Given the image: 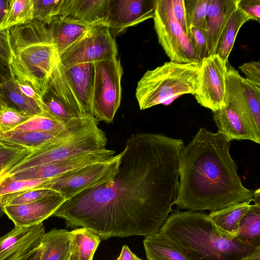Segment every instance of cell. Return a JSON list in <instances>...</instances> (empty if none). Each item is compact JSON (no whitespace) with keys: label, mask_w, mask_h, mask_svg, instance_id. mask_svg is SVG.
<instances>
[{"label":"cell","mask_w":260,"mask_h":260,"mask_svg":"<svg viewBox=\"0 0 260 260\" xmlns=\"http://www.w3.org/2000/svg\"><path fill=\"white\" fill-rule=\"evenodd\" d=\"M13 79L9 62L0 55V85Z\"/></svg>","instance_id":"cell-45"},{"label":"cell","mask_w":260,"mask_h":260,"mask_svg":"<svg viewBox=\"0 0 260 260\" xmlns=\"http://www.w3.org/2000/svg\"><path fill=\"white\" fill-rule=\"evenodd\" d=\"M0 140H3V134L0 133Z\"/></svg>","instance_id":"cell-54"},{"label":"cell","mask_w":260,"mask_h":260,"mask_svg":"<svg viewBox=\"0 0 260 260\" xmlns=\"http://www.w3.org/2000/svg\"><path fill=\"white\" fill-rule=\"evenodd\" d=\"M68 260H78V259L76 255L74 252H72Z\"/></svg>","instance_id":"cell-50"},{"label":"cell","mask_w":260,"mask_h":260,"mask_svg":"<svg viewBox=\"0 0 260 260\" xmlns=\"http://www.w3.org/2000/svg\"><path fill=\"white\" fill-rule=\"evenodd\" d=\"M213 120L219 134L228 141L250 140L260 143V136L230 107L213 112Z\"/></svg>","instance_id":"cell-20"},{"label":"cell","mask_w":260,"mask_h":260,"mask_svg":"<svg viewBox=\"0 0 260 260\" xmlns=\"http://www.w3.org/2000/svg\"><path fill=\"white\" fill-rule=\"evenodd\" d=\"M122 75V67L117 56L95 62L92 113L98 121H113L120 105Z\"/></svg>","instance_id":"cell-7"},{"label":"cell","mask_w":260,"mask_h":260,"mask_svg":"<svg viewBox=\"0 0 260 260\" xmlns=\"http://www.w3.org/2000/svg\"><path fill=\"white\" fill-rule=\"evenodd\" d=\"M34 20L49 25L59 15L63 0H33Z\"/></svg>","instance_id":"cell-37"},{"label":"cell","mask_w":260,"mask_h":260,"mask_svg":"<svg viewBox=\"0 0 260 260\" xmlns=\"http://www.w3.org/2000/svg\"><path fill=\"white\" fill-rule=\"evenodd\" d=\"M114 38L109 28L100 24L91 27L78 41L58 57V63L68 68L86 62H96L117 56Z\"/></svg>","instance_id":"cell-10"},{"label":"cell","mask_w":260,"mask_h":260,"mask_svg":"<svg viewBox=\"0 0 260 260\" xmlns=\"http://www.w3.org/2000/svg\"><path fill=\"white\" fill-rule=\"evenodd\" d=\"M8 143V142H6L5 141L0 140V145H3V144H5V143Z\"/></svg>","instance_id":"cell-52"},{"label":"cell","mask_w":260,"mask_h":260,"mask_svg":"<svg viewBox=\"0 0 260 260\" xmlns=\"http://www.w3.org/2000/svg\"><path fill=\"white\" fill-rule=\"evenodd\" d=\"M61 195L56 190L48 188H35L0 197V206L20 205L35 202L53 196Z\"/></svg>","instance_id":"cell-35"},{"label":"cell","mask_w":260,"mask_h":260,"mask_svg":"<svg viewBox=\"0 0 260 260\" xmlns=\"http://www.w3.org/2000/svg\"><path fill=\"white\" fill-rule=\"evenodd\" d=\"M30 118L2 103L0 108V133L11 132Z\"/></svg>","instance_id":"cell-38"},{"label":"cell","mask_w":260,"mask_h":260,"mask_svg":"<svg viewBox=\"0 0 260 260\" xmlns=\"http://www.w3.org/2000/svg\"><path fill=\"white\" fill-rule=\"evenodd\" d=\"M46 232L37 231L11 248L0 252V260H40Z\"/></svg>","instance_id":"cell-24"},{"label":"cell","mask_w":260,"mask_h":260,"mask_svg":"<svg viewBox=\"0 0 260 260\" xmlns=\"http://www.w3.org/2000/svg\"><path fill=\"white\" fill-rule=\"evenodd\" d=\"M171 3L172 11L175 19L188 36L184 0H171Z\"/></svg>","instance_id":"cell-42"},{"label":"cell","mask_w":260,"mask_h":260,"mask_svg":"<svg viewBox=\"0 0 260 260\" xmlns=\"http://www.w3.org/2000/svg\"><path fill=\"white\" fill-rule=\"evenodd\" d=\"M148 260H190L178 247L159 233L145 237L143 241Z\"/></svg>","instance_id":"cell-25"},{"label":"cell","mask_w":260,"mask_h":260,"mask_svg":"<svg viewBox=\"0 0 260 260\" xmlns=\"http://www.w3.org/2000/svg\"><path fill=\"white\" fill-rule=\"evenodd\" d=\"M9 3V0H0V24L3 20Z\"/></svg>","instance_id":"cell-47"},{"label":"cell","mask_w":260,"mask_h":260,"mask_svg":"<svg viewBox=\"0 0 260 260\" xmlns=\"http://www.w3.org/2000/svg\"><path fill=\"white\" fill-rule=\"evenodd\" d=\"M0 55L9 63L11 53L8 29L0 30Z\"/></svg>","instance_id":"cell-43"},{"label":"cell","mask_w":260,"mask_h":260,"mask_svg":"<svg viewBox=\"0 0 260 260\" xmlns=\"http://www.w3.org/2000/svg\"><path fill=\"white\" fill-rule=\"evenodd\" d=\"M184 146L182 139L164 134L133 135L114 178L66 200L52 216L101 240L158 233L177 197Z\"/></svg>","instance_id":"cell-1"},{"label":"cell","mask_w":260,"mask_h":260,"mask_svg":"<svg viewBox=\"0 0 260 260\" xmlns=\"http://www.w3.org/2000/svg\"><path fill=\"white\" fill-rule=\"evenodd\" d=\"M153 18L158 43L170 61L197 62L189 37L173 16L171 0H156Z\"/></svg>","instance_id":"cell-9"},{"label":"cell","mask_w":260,"mask_h":260,"mask_svg":"<svg viewBox=\"0 0 260 260\" xmlns=\"http://www.w3.org/2000/svg\"><path fill=\"white\" fill-rule=\"evenodd\" d=\"M226 63L217 54L205 57L200 63L197 87L193 95L200 105L212 112L227 106Z\"/></svg>","instance_id":"cell-12"},{"label":"cell","mask_w":260,"mask_h":260,"mask_svg":"<svg viewBox=\"0 0 260 260\" xmlns=\"http://www.w3.org/2000/svg\"><path fill=\"white\" fill-rule=\"evenodd\" d=\"M4 211L3 208L0 206V218L3 215Z\"/></svg>","instance_id":"cell-51"},{"label":"cell","mask_w":260,"mask_h":260,"mask_svg":"<svg viewBox=\"0 0 260 260\" xmlns=\"http://www.w3.org/2000/svg\"><path fill=\"white\" fill-rule=\"evenodd\" d=\"M121 153L109 160L62 174L50 179L43 188L58 192L66 200L112 180L118 171Z\"/></svg>","instance_id":"cell-8"},{"label":"cell","mask_w":260,"mask_h":260,"mask_svg":"<svg viewBox=\"0 0 260 260\" xmlns=\"http://www.w3.org/2000/svg\"><path fill=\"white\" fill-rule=\"evenodd\" d=\"M34 151L9 143L0 145V174H6L28 158Z\"/></svg>","instance_id":"cell-34"},{"label":"cell","mask_w":260,"mask_h":260,"mask_svg":"<svg viewBox=\"0 0 260 260\" xmlns=\"http://www.w3.org/2000/svg\"><path fill=\"white\" fill-rule=\"evenodd\" d=\"M34 20L33 0H9L0 30L29 23Z\"/></svg>","instance_id":"cell-30"},{"label":"cell","mask_w":260,"mask_h":260,"mask_svg":"<svg viewBox=\"0 0 260 260\" xmlns=\"http://www.w3.org/2000/svg\"><path fill=\"white\" fill-rule=\"evenodd\" d=\"M236 237L252 245L260 247V205H250L240 222Z\"/></svg>","instance_id":"cell-31"},{"label":"cell","mask_w":260,"mask_h":260,"mask_svg":"<svg viewBox=\"0 0 260 260\" xmlns=\"http://www.w3.org/2000/svg\"><path fill=\"white\" fill-rule=\"evenodd\" d=\"M238 2L239 0H211L204 30L208 56L216 54L222 31Z\"/></svg>","instance_id":"cell-19"},{"label":"cell","mask_w":260,"mask_h":260,"mask_svg":"<svg viewBox=\"0 0 260 260\" xmlns=\"http://www.w3.org/2000/svg\"><path fill=\"white\" fill-rule=\"evenodd\" d=\"M253 201L254 204L260 205V189L258 188L254 191L253 196Z\"/></svg>","instance_id":"cell-49"},{"label":"cell","mask_w":260,"mask_h":260,"mask_svg":"<svg viewBox=\"0 0 260 260\" xmlns=\"http://www.w3.org/2000/svg\"><path fill=\"white\" fill-rule=\"evenodd\" d=\"M200 63L170 61L148 70L138 82L136 97L143 110L176 96L194 94L198 85Z\"/></svg>","instance_id":"cell-5"},{"label":"cell","mask_w":260,"mask_h":260,"mask_svg":"<svg viewBox=\"0 0 260 260\" xmlns=\"http://www.w3.org/2000/svg\"><path fill=\"white\" fill-rule=\"evenodd\" d=\"M70 232L71 251L76 255L78 260H92L100 243V238L83 227L76 228Z\"/></svg>","instance_id":"cell-29"},{"label":"cell","mask_w":260,"mask_h":260,"mask_svg":"<svg viewBox=\"0 0 260 260\" xmlns=\"http://www.w3.org/2000/svg\"><path fill=\"white\" fill-rule=\"evenodd\" d=\"M41 108L44 114L60 122L70 120L85 114L74 93L63 79L58 66L53 69L44 94L41 96Z\"/></svg>","instance_id":"cell-13"},{"label":"cell","mask_w":260,"mask_h":260,"mask_svg":"<svg viewBox=\"0 0 260 260\" xmlns=\"http://www.w3.org/2000/svg\"><path fill=\"white\" fill-rule=\"evenodd\" d=\"M241 260H260V248L244 257Z\"/></svg>","instance_id":"cell-48"},{"label":"cell","mask_w":260,"mask_h":260,"mask_svg":"<svg viewBox=\"0 0 260 260\" xmlns=\"http://www.w3.org/2000/svg\"><path fill=\"white\" fill-rule=\"evenodd\" d=\"M245 74L247 79L260 85V61H251L245 62L239 67Z\"/></svg>","instance_id":"cell-40"},{"label":"cell","mask_w":260,"mask_h":260,"mask_svg":"<svg viewBox=\"0 0 260 260\" xmlns=\"http://www.w3.org/2000/svg\"><path fill=\"white\" fill-rule=\"evenodd\" d=\"M250 202H246L211 212L209 218L223 232L236 236L240 222L248 210Z\"/></svg>","instance_id":"cell-27"},{"label":"cell","mask_w":260,"mask_h":260,"mask_svg":"<svg viewBox=\"0 0 260 260\" xmlns=\"http://www.w3.org/2000/svg\"><path fill=\"white\" fill-rule=\"evenodd\" d=\"M67 127L58 134L12 131L3 134V140L10 144L36 151L47 146L58 139L64 133Z\"/></svg>","instance_id":"cell-28"},{"label":"cell","mask_w":260,"mask_h":260,"mask_svg":"<svg viewBox=\"0 0 260 260\" xmlns=\"http://www.w3.org/2000/svg\"><path fill=\"white\" fill-rule=\"evenodd\" d=\"M159 233L190 260H241L260 248L223 232L202 212H173Z\"/></svg>","instance_id":"cell-3"},{"label":"cell","mask_w":260,"mask_h":260,"mask_svg":"<svg viewBox=\"0 0 260 260\" xmlns=\"http://www.w3.org/2000/svg\"><path fill=\"white\" fill-rule=\"evenodd\" d=\"M15 80V79H14ZM21 92L38 102L41 107L42 98L30 85L15 80Z\"/></svg>","instance_id":"cell-44"},{"label":"cell","mask_w":260,"mask_h":260,"mask_svg":"<svg viewBox=\"0 0 260 260\" xmlns=\"http://www.w3.org/2000/svg\"><path fill=\"white\" fill-rule=\"evenodd\" d=\"M250 20L249 16L239 7L238 3L223 28L217 48L216 54L226 62H228L240 29Z\"/></svg>","instance_id":"cell-26"},{"label":"cell","mask_w":260,"mask_h":260,"mask_svg":"<svg viewBox=\"0 0 260 260\" xmlns=\"http://www.w3.org/2000/svg\"><path fill=\"white\" fill-rule=\"evenodd\" d=\"M197 62L201 63L202 60L208 56L206 35L203 29L192 27L188 32Z\"/></svg>","instance_id":"cell-39"},{"label":"cell","mask_w":260,"mask_h":260,"mask_svg":"<svg viewBox=\"0 0 260 260\" xmlns=\"http://www.w3.org/2000/svg\"><path fill=\"white\" fill-rule=\"evenodd\" d=\"M231 142L218 133L201 127L184 147L174 203L179 209L211 212L253 201L254 190L242 183L230 153Z\"/></svg>","instance_id":"cell-2"},{"label":"cell","mask_w":260,"mask_h":260,"mask_svg":"<svg viewBox=\"0 0 260 260\" xmlns=\"http://www.w3.org/2000/svg\"><path fill=\"white\" fill-rule=\"evenodd\" d=\"M211 2V0H184L188 36L192 27L205 30Z\"/></svg>","instance_id":"cell-33"},{"label":"cell","mask_w":260,"mask_h":260,"mask_svg":"<svg viewBox=\"0 0 260 260\" xmlns=\"http://www.w3.org/2000/svg\"><path fill=\"white\" fill-rule=\"evenodd\" d=\"M58 66L63 79L74 93L84 113L92 115L95 62L82 63L66 68L58 61Z\"/></svg>","instance_id":"cell-16"},{"label":"cell","mask_w":260,"mask_h":260,"mask_svg":"<svg viewBox=\"0 0 260 260\" xmlns=\"http://www.w3.org/2000/svg\"><path fill=\"white\" fill-rule=\"evenodd\" d=\"M61 195L53 196L35 202L3 207L4 213L16 226L28 227L40 224L66 202Z\"/></svg>","instance_id":"cell-15"},{"label":"cell","mask_w":260,"mask_h":260,"mask_svg":"<svg viewBox=\"0 0 260 260\" xmlns=\"http://www.w3.org/2000/svg\"><path fill=\"white\" fill-rule=\"evenodd\" d=\"M98 124L97 120L90 122L75 121L58 139L34 151L28 158L11 169L4 176L70 156L106 148L107 139L105 132Z\"/></svg>","instance_id":"cell-6"},{"label":"cell","mask_w":260,"mask_h":260,"mask_svg":"<svg viewBox=\"0 0 260 260\" xmlns=\"http://www.w3.org/2000/svg\"><path fill=\"white\" fill-rule=\"evenodd\" d=\"M13 78L30 85L42 96L58 61L48 25L36 20L8 29Z\"/></svg>","instance_id":"cell-4"},{"label":"cell","mask_w":260,"mask_h":260,"mask_svg":"<svg viewBox=\"0 0 260 260\" xmlns=\"http://www.w3.org/2000/svg\"><path fill=\"white\" fill-rule=\"evenodd\" d=\"M156 0H110L105 22L113 37L153 18Z\"/></svg>","instance_id":"cell-14"},{"label":"cell","mask_w":260,"mask_h":260,"mask_svg":"<svg viewBox=\"0 0 260 260\" xmlns=\"http://www.w3.org/2000/svg\"><path fill=\"white\" fill-rule=\"evenodd\" d=\"M70 121L67 123H63L42 114L31 117L13 131L58 134L62 132L67 127Z\"/></svg>","instance_id":"cell-32"},{"label":"cell","mask_w":260,"mask_h":260,"mask_svg":"<svg viewBox=\"0 0 260 260\" xmlns=\"http://www.w3.org/2000/svg\"><path fill=\"white\" fill-rule=\"evenodd\" d=\"M114 153L115 151L107 148L83 153L36 166L32 173L37 179H51L71 171L106 161L114 156Z\"/></svg>","instance_id":"cell-17"},{"label":"cell","mask_w":260,"mask_h":260,"mask_svg":"<svg viewBox=\"0 0 260 260\" xmlns=\"http://www.w3.org/2000/svg\"><path fill=\"white\" fill-rule=\"evenodd\" d=\"M116 260H142L133 253L127 245H123L121 252Z\"/></svg>","instance_id":"cell-46"},{"label":"cell","mask_w":260,"mask_h":260,"mask_svg":"<svg viewBox=\"0 0 260 260\" xmlns=\"http://www.w3.org/2000/svg\"><path fill=\"white\" fill-rule=\"evenodd\" d=\"M42 245L40 260H68L72 252L70 232L54 228L45 233Z\"/></svg>","instance_id":"cell-23"},{"label":"cell","mask_w":260,"mask_h":260,"mask_svg":"<svg viewBox=\"0 0 260 260\" xmlns=\"http://www.w3.org/2000/svg\"><path fill=\"white\" fill-rule=\"evenodd\" d=\"M50 179L14 180L4 176L0 182V197L35 188H43Z\"/></svg>","instance_id":"cell-36"},{"label":"cell","mask_w":260,"mask_h":260,"mask_svg":"<svg viewBox=\"0 0 260 260\" xmlns=\"http://www.w3.org/2000/svg\"><path fill=\"white\" fill-rule=\"evenodd\" d=\"M238 6L251 20L260 22L259 0H239Z\"/></svg>","instance_id":"cell-41"},{"label":"cell","mask_w":260,"mask_h":260,"mask_svg":"<svg viewBox=\"0 0 260 260\" xmlns=\"http://www.w3.org/2000/svg\"><path fill=\"white\" fill-rule=\"evenodd\" d=\"M226 100L260 136V85L241 76L229 62L225 74Z\"/></svg>","instance_id":"cell-11"},{"label":"cell","mask_w":260,"mask_h":260,"mask_svg":"<svg viewBox=\"0 0 260 260\" xmlns=\"http://www.w3.org/2000/svg\"><path fill=\"white\" fill-rule=\"evenodd\" d=\"M110 0H63L59 16L82 25L104 24Z\"/></svg>","instance_id":"cell-18"},{"label":"cell","mask_w":260,"mask_h":260,"mask_svg":"<svg viewBox=\"0 0 260 260\" xmlns=\"http://www.w3.org/2000/svg\"><path fill=\"white\" fill-rule=\"evenodd\" d=\"M2 102L30 117L43 114L37 102L26 96L13 79L0 85Z\"/></svg>","instance_id":"cell-22"},{"label":"cell","mask_w":260,"mask_h":260,"mask_svg":"<svg viewBox=\"0 0 260 260\" xmlns=\"http://www.w3.org/2000/svg\"><path fill=\"white\" fill-rule=\"evenodd\" d=\"M2 102L1 96V94H0V108L2 106Z\"/></svg>","instance_id":"cell-55"},{"label":"cell","mask_w":260,"mask_h":260,"mask_svg":"<svg viewBox=\"0 0 260 260\" xmlns=\"http://www.w3.org/2000/svg\"><path fill=\"white\" fill-rule=\"evenodd\" d=\"M3 178H4V175L0 174V182L3 180Z\"/></svg>","instance_id":"cell-53"},{"label":"cell","mask_w":260,"mask_h":260,"mask_svg":"<svg viewBox=\"0 0 260 260\" xmlns=\"http://www.w3.org/2000/svg\"><path fill=\"white\" fill-rule=\"evenodd\" d=\"M48 26L58 56L92 27L71 21L59 16L55 17Z\"/></svg>","instance_id":"cell-21"}]
</instances>
